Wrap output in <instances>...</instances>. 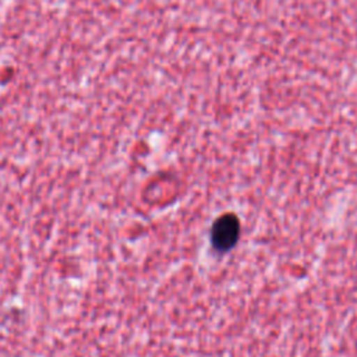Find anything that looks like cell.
Masks as SVG:
<instances>
[{
    "mask_svg": "<svg viewBox=\"0 0 357 357\" xmlns=\"http://www.w3.org/2000/svg\"><path fill=\"white\" fill-rule=\"evenodd\" d=\"M240 223L234 215H223L215 220L211 231L212 244L219 251L230 250L238 240Z\"/></svg>",
    "mask_w": 357,
    "mask_h": 357,
    "instance_id": "6da1fadb",
    "label": "cell"
}]
</instances>
